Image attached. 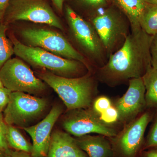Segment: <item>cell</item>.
Here are the masks:
<instances>
[{"label": "cell", "mask_w": 157, "mask_h": 157, "mask_svg": "<svg viewBox=\"0 0 157 157\" xmlns=\"http://www.w3.org/2000/svg\"><path fill=\"white\" fill-rule=\"evenodd\" d=\"M153 36L139 27H131L123 45L98 68V76L108 84L115 85L141 78L151 68L150 45Z\"/></svg>", "instance_id": "6da1fadb"}, {"label": "cell", "mask_w": 157, "mask_h": 157, "mask_svg": "<svg viewBox=\"0 0 157 157\" xmlns=\"http://www.w3.org/2000/svg\"><path fill=\"white\" fill-rule=\"evenodd\" d=\"M39 76L54 90L69 110L86 109L90 106L96 83L90 75L70 78L45 72L39 73Z\"/></svg>", "instance_id": "7a4b0ae2"}, {"label": "cell", "mask_w": 157, "mask_h": 157, "mask_svg": "<svg viewBox=\"0 0 157 157\" xmlns=\"http://www.w3.org/2000/svg\"><path fill=\"white\" fill-rule=\"evenodd\" d=\"M90 22L100 37L108 58L121 47L131 32L128 19L111 4L92 14Z\"/></svg>", "instance_id": "3957f363"}, {"label": "cell", "mask_w": 157, "mask_h": 157, "mask_svg": "<svg viewBox=\"0 0 157 157\" xmlns=\"http://www.w3.org/2000/svg\"><path fill=\"white\" fill-rule=\"evenodd\" d=\"M8 35L13 44L14 54L34 67L45 68L59 76L72 78L70 77L77 75L85 65L78 61L59 56L39 47L24 45L13 33Z\"/></svg>", "instance_id": "277c9868"}, {"label": "cell", "mask_w": 157, "mask_h": 157, "mask_svg": "<svg viewBox=\"0 0 157 157\" xmlns=\"http://www.w3.org/2000/svg\"><path fill=\"white\" fill-rule=\"evenodd\" d=\"M66 18L70 31L77 44L98 68L108 60L106 50L94 28L67 5L65 8Z\"/></svg>", "instance_id": "5b68a950"}, {"label": "cell", "mask_w": 157, "mask_h": 157, "mask_svg": "<svg viewBox=\"0 0 157 157\" xmlns=\"http://www.w3.org/2000/svg\"><path fill=\"white\" fill-rule=\"evenodd\" d=\"M19 21L44 24L63 30L59 17L45 0H11L3 23L9 25Z\"/></svg>", "instance_id": "8992f818"}, {"label": "cell", "mask_w": 157, "mask_h": 157, "mask_svg": "<svg viewBox=\"0 0 157 157\" xmlns=\"http://www.w3.org/2000/svg\"><path fill=\"white\" fill-rule=\"evenodd\" d=\"M29 46L39 47L64 58L75 60L88 66L86 59L60 34L46 29L29 28L20 32Z\"/></svg>", "instance_id": "52a82bcc"}, {"label": "cell", "mask_w": 157, "mask_h": 157, "mask_svg": "<svg viewBox=\"0 0 157 157\" xmlns=\"http://www.w3.org/2000/svg\"><path fill=\"white\" fill-rule=\"evenodd\" d=\"M47 101L30 94L12 92L7 107L3 111L7 124L23 128L41 115L46 108Z\"/></svg>", "instance_id": "ba28073f"}, {"label": "cell", "mask_w": 157, "mask_h": 157, "mask_svg": "<svg viewBox=\"0 0 157 157\" xmlns=\"http://www.w3.org/2000/svg\"><path fill=\"white\" fill-rule=\"evenodd\" d=\"M0 78L5 87L11 92L37 94L45 90L46 85L22 60L11 58L0 70Z\"/></svg>", "instance_id": "9c48e42d"}, {"label": "cell", "mask_w": 157, "mask_h": 157, "mask_svg": "<svg viewBox=\"0 0 157 157\" xmlns=\"http://www.w3.org/2000/svg\"><path fill=\"white\" fill-rule=\"evenodd\" d=\"M151 118L150 113H144L127 125L118 136L117 135L111 144L113 156L139 157L143 150L145 131Z\"/></svg>", "instance_id": "30bf717a"}, {"label": "cell", "mask_w": 157, "mask_h": 157, "mask_svg": "<svg viewBox=\"0 0 157 157\" xmlns=\"http://www.w3.org/2000/svg\"><path fill=\"white\" fill-rule=\"evenodd\" d=\"M63 122L68 133L76 137L96 133L108 137L117 135L114 129L104 123L93 109H78L70 110Z\"/></svg>", "instance_id": "8fae6325"}, {"label": "cell", "mask_w": 157, "mask_h": 157, "mask_svg": "<svg viewBox=\"0 0 157 157\" xmlns=\"http://www.w3.org/2000/svg\"><path fill=\"white\" fill-rule=\"evenodd\" d=\"M129 83L126 92L115 104L119 119L124 122L132 121L146 107L145 88L142 77L130 79Z\"/></svg>", "instance_id": "7c38bea8"}, {"label": "cell", "mask_w": 157, "mask_h": 157, "mask_svg": "<svg viewBox=\"0 0 157 157\" xmlns=\"http://www.w3.org/2000/svg\"><path fill=\"white\" fill-rule=\"evenodd\" d=\"M63 112L60 106H55L44 119L36 124L22 128L33 140V157H46L51 137V132L55 124Z\"/></svg>", "instance_id": "4fadbf2b"}, {"label": "cell", "mask_w": 157, "mask_h": 157, "mask_svg": "<svg viewBox=\"0 0 157 157\" xmlns=\"http://www.w3.org/2000/svg\"><path fill=\"white\" fill-rule=\"evenodd\" d=\"M46 157H88L78 147L75 138L70 134L60 131L52 134L49 148Z\"/></svg>", "instance_id": "5bb4252c"}, {"label": "cell", "mask_w": 157, "mask_h": 157, "mask_svg": "<svg viewBox=\"0 0 157 157\" xmlns=\"http://www.w3.org/2000/svg\"><path fill=\"white\" fill-rule=\"evenodd\" d=\"M78 147L88 157H113L112 144L103 135H84L75 138Z\"/></svg>", "instance_id": "9a60e30c"}, {"label": "cell", "mask_w": 157, "mask_h": 157, "mask_svg": "<svg viewBox=\"0 0 157 157\" xmlns=\"http://www.w3.org/2000/svg\"><path fill=\"white\" fill-rule=\"evenodd\" d=\"M107 1L125 15L130 21L131 27L140 26V20L148 4L145 0Z\"/></svg>", "instance_id": "2e32d148"}, {"label": "cell", "mask_w": 157, "mask_h": 157, "mask_svg": "<svg viewBox=\"0 0 157 157\" xmlns=\"http://www.w3.org/2000/svg\"><path fill=\"white\" fill-rule=\"evenodd\" d=\"M142 78L145 88L146 107L157 110V70L150 68Z\"/></svg>", "instance_id": "e0dca14e"}, {"label": "cell", "mask_w": 157, "mask_h": 157, "mask_svg": "<svg viewBox=\"0 0 157 157\" xmlns=\"http://www.w3.org/2000/svg\"><path fill=\"white\" fill-rule=\"evenodd\" d=\"M7 143L10 148L32 153L33 145L25 139L23 135L14 126L8 125L6 135Z\"/></svg>", "instance_id": "ac0fdd59"}, {"label": "cell", "mask_w": 157, "mask_h": 157, "mask_svg": "<svg viewBox=\"0 0 157 157\" xmlns=\"http://www.w3.org/2000/svg\"><path fill=\"white\" fill-rule=\"evenodd\" d=\"M8 25L3 22L0 23V70L14 54L12 42L7 37Z\"/></svg>", "instance_id": "d6986e66"}, {"label": "cell", "mask_w": 157, "mask_h": 157, "mask_svg": "<svg viewBox=\"0 0 157 157\" xmlns=\"http://www.w3.org/2000/svg\"><path fill=\"white\" fill-rule=\"evenodd\" d=\"M140 26L150 36L157 34V6L147 4L140 20Z\"/></svg>", "instance_id": "ffe728a7"}, {"label": "cell", "mask_w": 157, "mask_h": 157, "mask_svg": "<svg viewBox=\"0 0 157 157\" xmlns=\"http://www.w3.org/2000/svg\"><path fill=\"white\" fill-rule=\"evenodd\" d=\"M152 148H157V116L146 140H144L142 151Z\"/></svg>", "instance_id": "44dd1931"}, {"label": "cell", "mask_w": 157, "mask_h": 157, "mask_svg": "<svg viewBox=\"0 0 157 157\" xmlns=\"http://www.w3.org/2000/svg\"><path fill=\"white\" fill-rule=\"evenodd\" d=\"M100 120L104 123L110 124L115 123L119 119V114L115 107L110 106L99 116Z\"/></svg>", "instance_id": "7402d4cb"}, {"label": "cell", "mask_w": 157, "mask_h": 157, "mask_svg": "<svg viewBox=\"0 0 157 157\" xmlns=\"http://www.w3.org/2000/svg\"><path fill=\"white\" fill-rule=\"evenodd\" d=\"M8 124L4 120L2 113H0V149L6 151L10 148L6 139Z\"/></svg>", "instance_id": "603a6c76"}, {"label": "cell", "mask_w": 157, "mask_h": 157, "mask_svg": "<svg viewBox=\"0 0 157 157\" xmlns=\"http://www.w3.org/2000/svg\"><path fill=\"white\" fill-rule=\"evenodd\" d=\"M86 7L91 9L92 14L96 12L104 9L109 5L107 0H78Z\"/></svg>", "instance_id": "cb8c5ba5"}, {"label": "cell", "mask_w": 157, "mask_h": 157, "mask_svg": "<svg viewBox=\"0 0 157 157\" xmlns=\"http://www.w3.org/2000/svg\"><path fill=\"white\" fill-rule=\"evenodd\" d=\"M111 106V101L106 97H100L95 101L93 104V110L97 114H101Z\"/></svg>", "instance_id": "d4e9b609"}, {"label": "cell", "mask_w": 157, "mask_h": 157, "mask_svg": "<svg viewBox=\"0 0 157 157\" xmlns=\"http://www.w3.org/2000/svg\"><path fill=\"white\" fill-rule=\"evenodd\" d=\"M151 67L157 70V34L153 36L150 45Z\"/></svg>", "instance_id": "484cf974"}, {"label": "cell", "mask_w": 157, "mask_h": 157, "mask_svg": "<svg viewBox=\"0 0 157 157\" xmlns=\"http://www.w3.org/2000/svg\"><path fill=\"white\" fill-rule=\"evenodd\" d=\"M11 92V91L6 87L0 88V113H2L7 107Z\"/></svg>", "instance_id": "4316f807"}, {"label": "cell", "mask_w": 157, "mask_h": 157, "mask_svg": "<svg viewBox=\"0 0 157 157\" xmlns=\"http://www.w3.org/2000/svg\"><path fill=\"white\" fill-rule=\"evenodd\" d=\"M6 157H33L30 153L21 151L13 150L11 148L6 151Z\"/></svg>", "instance_id": "83f0119b"}, {"label": "cell", "mask_w": 157, "mask_h": 157, "mask_svg": "<svg viewBox=\"0 0 157 157\" xmlns=\"http://www.w3.org/2000/svg\"><path fill=\"white\" fill-rule=\"evenodd\" d=\"M11 0H0V23L3 22L4 15Z\"/></svg>", "instance_id": "f1b7e54d"}, {"label": "cell", "mask_w": 157, "mask_h": 157, "mask_svg": "<svg viewBox=\"0 0 157 157\" xmlns=\"http://www.w3.org/2000/svg\"><path fill=\"white\" fill-rule=\"evenodd\" d=\"M138 157H157V148H152L141 151Z\"/></svg>", "instance_id": "f546056e"}, {"label": "cell", "mask_w": 157, "mask_h": 157, "mask_svg": "<svg viewBox=\"0 0 157 157\" xmlns=\"http://www.w3.org/2000/svg\"><path fill=\"white\" fill-rule=\"evenodd\" d=\"M51 1L58 11L60 12H62L65 0H51Z\"/></svg>", "instance_id": "4dcf8cb0"}, {"label": "cell", "mask_w": 157, "mask_h": 157, "mask_svg": "<svg viewBox=\"0 0 157 157\" xmlns=\"http://www.w3.org/2000/svg\"><path fill=\"white\" fill-rule=\"evenodd\" d=\"M147 4L157 6V0H145Z\"/></svg>", "instance_id": "1f68e13d"}, {"label": "cell", "mask_w": 157, "mask_h": 157, "mask_svg": "<svg viewBox=\"0 0 157 157\" xmlns=\"http://www.w3.org/2000/svg\"><path fill=\"white\" fill-rule=\"evenodd\" d=\"M6 151L0 149V157H6Z\"/></svg>", "instance_id": "d6a6232c"}, {"label": "cell", "mask_w": 157, "mask_h": 157, "mask_svg": "<svg viewBox=\"0 0 157 157\" xmlns=\"http://www.w3.org/2000/svg\"><path fill=\"white\" fill-rule=\"evenodd\" d=\"M3 87H4V85H3L2 82V80H1V78H0V88Z\"/></svg>", "instance_id": "836d02e7"}]
</instances>
